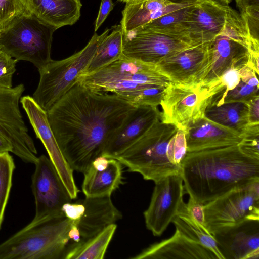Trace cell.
Instances as JSON below:
<instances>
[{
  "instance_id": "obj_1",
  "label": "cell",
  "mask_w": 259,
  "mask_h": 259,
  "mask_svg": "<svg viewBox=\"0 0 259 259\" xmlns=\"http://www.w3.org/2000/svg\"><path fill=\"white\" fill-rule=\"evenodd\" d=\"M136 107L77 82L47 112L60 150L73 171L84 173Z\"/></svg>"
},
{
  "instance_id": "obj_2",
  "label": "cell",
  "mask_w": 259,
  "mask_h": 259,
  "mask_svg": "<svg viewBox=\"0 0 259 259\" xmlns=\"http://www.w3.org/2000/svg\"><path fill=\"white\" fill-rule=\"evenodd\" d=\"M181 174L186 193L205 204L259 181V159L243 153L238 145L187 152Z\"/></svg>"
},
{
  "instance_id": "obj_3",
  "label": "cell",
  "mask_w": 259,
  "mask_h": 259,
  "mask_svg": "<svg viewBox=\"0 0 259 259\" xmlns=\"http://www.w3.org/2000/svg\"><path fill=\"white\" fill-rule=\"evenodd\" d=\"M77 82L93 91L111 92L125 99L137 91L152 88H166L170 79L157 64L122 55L117 60L89 75L79 76Z\"/></svg>"
},
{
  "instance_id": "obj_4",
  "label": "cell",
  "mask_w": 259,
  "mask_h": 259,
  "mask_svg": "<svg viewBox=\"0 0 259 259\" xmlns=\"http://www.w3.org/2000/svg\"><path fill=\"white\" fill-rule=\"evenodd\" d=\"M71 224L65 215L31 222L0 244V259L63 258Z\"/></svg>"
},
{
  "instance_id": "obj_5",
  "label": "cell",
  "mask_w": 259,
  "mask_h": 259,
  "mask_svg": "<svg viewBox=\"0 0 259 259\" xmlns=\"http://www.w3.org/2000/svg\"><path fill=\"white\" fill-rule=\"evenodd\" d=\"M178 128L158 120L143 136L114 157L131 172L141 174L154 183L165 177L181 172L168 157L170 141Z\"/></svg>"
},
{
  "instance_id": "obj_6",
  "label": "cell",
  "mask_w": 259,
  "mask_h": 259,
  "mask_svg": "<svg viewBox=\"0 0 259 259\" xmlns=\"http://www.w3.org/2000/svg\"><path fill=\"white\" fill-rule=\"evenodd\" d=\"M110 30L106 28L100 35L94 32L82 50L61 60L51 59L38 70L39 80L32 98L46 112L77 83L93 58L100 40Z\"/></svg>"
},
{
  "instance_id": "obj_7",
  "label": "cell",
  "mask_w": 259,
  "mask_h": 259,
  "mask_svg": "<svg viewBox=\"0 0 259 259\" xmlns=\"http://www.w3.org/2000/svg\"><path fill=\"white\" fill-rule=\"evenodd\" d=\"M55 31L32 15L25 16L1 32L0 47L17 61L30 62L38 70L52 59Z\"/></svg>"
},
{
  "instance_id": "obj_8",
  "label": "cell",
  "mask_w": 259,
  "mask_h": 259,
  "mask_svg": "<svg viewBox=\"0 0 259 259\" xmlns=\"http://www.w3.org/2000/svg\"><path fill=\"white\" fill-rule=\"evenodd\" d=\"M204 225L213 235L249 220H259V181L236 188L204 204Z\"/></svg>"
},
{
  "instance_id": "obj_9",
  "label": "cell",
  "mask_w": 259,
  "mask_h": 259,
  "mask_svg": "<svg viewBox=\"0 0 259 259\" xmlns=\"http://www.w3.org/2000/svg\"><path fill=\"white\" fill-rule=\"evenodd\" d=\"M211 96L201 84L183 85L171 82L164 90L160 105L161 120L185 131L204 116Z\"/></svg>"
},
{
  "instance_id": "obj_10",
  "label": "cell",
  "mask_w": 259,
  "mask_h": 259,
  "mask_svg": "<svg viewBox=\"0 0 259 259\" xmlns=\"http://www.w3.org/2000/svg\"><path fill=\"white\" fill-rule=\"evenodd\" d=\"M204 43L206 42L138 28L123 34L122 54L128 58L157 64L180 52Z\"/></svg>"
},
{
  "instance_id": "obj_11",
  "label": "cell",
  "mask_w": 259,
  "mask_h": 259,
  "mask_svg": "<svg viewBox=\"0 0 259 259\" xmlns=\"http://www.w3.org/2000/svg\"><path fill=\"white\" fill-rule=\"evenodd\" d=\"M24 85L0 87V133L11 143L12 153L24 162L34 164L37 150L23 120L19 108Z\"/></svg>"
},
{
  "instance_id": "obj_12",
  "label": "cell",
  "mask_w": 259,
  "mask_h": 259,
  "mask_svg": "<svg viewBox=\"0 0 259 259\" xmlns=\"http://www.w3.org/2000/svg\"><path fill=\"white\" fill-rule=\"evenodd\" d=\"M32 177V191L35 204V216L31 222L64 215L63 205L71 198L49 158L38 157Z\"/></svg>"
},
{
  "instance_id": "obj_13",
  "label": "cell",
  "mask_w": 259,
  "mask_h": 259,
  "mask_svg": "<svg viewBox=\"0 0 259 259\" xmlns=\"http://www.w3.org/2000/svg\"><path fill=\"white\" fill-rule=\"evenodd\" d=\"M186 193L181 172L168 175L155 182L150 204L144 212L146 228L160 236L177 214Z\"/></svg>"
},
{
  "instance_id": "obj_14",
  "label": "cell",
  "mask_w": 259,
  "mask_h": 259,
  "mask_svg": "<svg viewBox=\"0 0 259 259\" xmlns=\"http://www.w3.org/2000/svg\"><path fill=\"white\" fill-rule=\"evenodd\" d=\"M20 102L37 138L43 144L71 198L76 199L79 192L74 179L73 170L63 156L49 124L47 112L29 95Z\"/></svg>"
},
{
  "instance_id": "obj_15",
  "label": "cell",
  "mask_w": 259,
  "mask_h": 259,
  "mask_svg": "<svg viewBox=\"0 0 259 259\" xmlns=\"http://www.w3.org/2000/svg\"><path fill=\"white\" fill-rule=\"evenodd\" d=\"M210 42L180 52L160 62L157 66L173 83L183 85L200 83L209 65Z\"/></svg>"
},
{
  "instance_id": "obj_16",
  "label": "cell",
  "mask_w": 259,
  "mask_h": 259,
  "mask_svg": "<svg viewBox=\"0 0 259 259\" xmlns=\"http://www.w3.org/2000/svg\"><path fill=\"white\" fill-rule=\"evenodd\" d=\"M157 107L142 105L131 110L109 139L102 156L113 158L143 136L160 119Z\"/></svg>"
},
{
  "instance_id": "obj_17",
  "label": "cell",
  "mask_w": 259,
  "mask_h": 259,
  "mask_svg": "<svg viewBox=\"0 0 259 259\" xmlns=\"http://www.w3.org/2000/svg\"><path fill=\"white\" fill-rule=\"evenodd\" d=\"M231 9L221 1H200L188 8L183 22L194 37L209 42L222 31Z\"/></svg>"
},
{
  "instance_id": "obj_18",
  "label": "cell",
  "mask_w": 259,
  "mask_h": 259,
  "mask_svg": "<svg viewBox=\"0 0 259 259\" xmlns=\"http://www.w3.org/2000/svg\"><path fill=\"white\" fill-rule=\"evenodd\" d=\"M224 259L259 258V220H249L213 234Z\"/></svg>"
},
{
  "instance_id": "obj_19",
  "label": "cell",
  "mask_w": 259,
  "mask_h": 259,
  "mask_svg": "<svg viewBox=\"0 0 259 259\" xmlns=\"http://www.w3.org/2000/svg\"><path fill=\"white\" fill-rule=\"evenodd\" d=\"M210 58L206 74L200 83L209 85L232 67H241L248 64L250 52L242 42L223 34L216 36L210 42Z\"/></svg>"
},
{
  "instance_id": "obj_20",
  "label": "cell",
  "mask_w": 259,
  "mask_h": 259,
  "mask_svg": "<svg viewBox=\"0 0 259 259\" xmlns=\"http://www.w3.org/2000/svg\"><path fill=\"white\" fill-rule=\"evenodd\" d=\"M241 139V134L205 116L191 124L186 131L187 152L236 145Z\"/></svg>"
},
{
  "instance_id": "obj_21",
  "label": "cell",
  "mask_w": 259,
  "mask_h": 259,
  "mask_svg": "<svg viewBox=\"0 0 259 259\" xmlns=\"http://www.w3.org/2000/svg\"><path fill=\"white\" fill-rule=\"evenodd\" d=\"M132 259H218L203 246L188 239L178 230L169 238L153 244Z\"/></svg>"
},
{
  "instance_id": "obj_22",
  "label": "cell",
  "mask_w": 259,
  "mask_h": 259,
  "mask_svg": "<svg viewBox=\"0 0 259 259\" xmlns=\"http://www.w3.org/2000/svg\"><path fill=\"white\" fill-rule=\"evenodd\" d=\"M197 2L145 0L126 3L121 12L120 25L124 34L164 15L190 7Z\"/></svg>"
},
{
  "instance_id": "obj_23",
  "label": "cell",
  "mask_w": 259,
  "mask_h": 259,
  "mask_svg": "<svg viewBox=\"0 0 259 259\" xmlns=\"http://www.w3.org/2000/svg\"><path fill=\"white\" fill-rule=\"evenodd\" d=\"M81 200L84 206V211L79 220L73 223L77 225L81 239L96 235L122 218L121 213L113 204L111 196L85 197Z\"/></svg>"
},
{
  "instance_id": "obj_24",
  "label": "cell",
  "mask_w": 259,
  "mask_h": 259,
  "mask_svg": "<svg viewBox=\"0 0 259 259\" xmlns=\"http://www.w3.org/2000/svg\"><path fill=\"white\" fill-rule=\"evenodd\" d=\"M31 14L55 30L79 19L81 0H26Z\"/></svg>"
},
{
  "instance_id": "obj_25",
  "label": "cell",
  "mask_w": 259,
  "mask_h": 259,
  "mask_svg": "<svg viewBox=\"0 0 259 259\" xmlns=\"http://www.w3.org/2000/svg\"><path fill=\"white\" fill-rule=\"evenodd\" d=\"M83 174L81 187L85 197L111 196L123 183L122 164L114 158H109L104 168L97 169L90 165Z\"/></svg>"
},
{
  "instance_id": "obj_26",
  "label": "cell",
  "mask_w": 259,
  "mask_h": 259,
  "mask_svg": "<svg viewBox=\"0 0 259 259\" xmlns=\"http://www.w3.org/2000/svg\"><path fill=\"white\" fill-rule=\"evenodd\" d=\"M171 223L175 226L176 230L182 235L211 250L218 259H224L213 235L204 225L193 218L184 201Z\"/></svg>"
},
{
  "instance_id": "obj_27",
  "label": "cell",
  "mask_w": 259,
  "mask_h": 259,
  "mask_svg": "<svg viewBox=\"0 0 259 259\" xmlns=\"http://www.w3.org/2000/svg\"><path fill=\"white\" fill-rule=\"evenodd\" d=\"M117 228L111 224L96 235L66 247L64 259H103Z\"/></svg>"
},
{
  "instance_id": "obj_28",
  "label": "cell",
  "mask_w": 259,
  "mask_h": 259,
  "mask_svg": "<svg viewBox=\"0 0 259 259\" xmlns=\"http://www.w3.org/2000/svg\"><path fill=\"white\" fill-rule=\"evenodd\" d=\"M111 30L100 40L93 58L80 76L92 74L122 55L123 33L121 26L120 24L114 25Z\"/></svg>"
},
{
  "instance_id": "obj_29",
  "label": "cell",
  "mask_w": 259,
  "mask_h": 259,
  "mask_svg": "<svg viewBox=\"0 0 259 259\" xmlns=\"http://www.w3.org/2000/svg\"><path fill=\"white\" fill-rule=\"evenodd\" d=\"M248 112L247 104L232 102L207 107L204 116L215 123L241 134L248 123Z\"/></svg>"
},
{
  "instance_id": "obj_30",
  "label": "cell",
  "mask_w": 259,
  "mask_h": 259,
  "mask_svg": "<svg viewBox=\"0 0 259 259\" xmlns=\"http://www.w3.org/2000/svg\"><path fill=\"white\" fill-rule=\"evenodd\" d=\"M15 168L14 160L9 152L0 154V229L9 197Z\"/></svg>"
},
{
  "instance_id": "obj_31",
  "label": "cell",
  "mask_w": 259,
  "mask_h": 259,
  "mask_svg": "<svg viewBox=\"0 0 259 259\" xmlns=\"http://www.w3.org/2000/svg\"><path fill=\"white\" fill-rule=\"evenodd\" d=\"M31 15L26 0H0V32Z\"/></svg>"
},
{
  "instance_id": "obj_32",
  "label": "cell",
  "mask_w": 259,
  "mask_h": 259,
  "mask_svg": "<svg viewBox=\"0 0 259 259\" xmlns=\"http://www.w3.org/2000/svg\"><path fill=\"white\" fill-rule=\"evenodd\" d=\"M241 137L238 144L240 150L248 156L259 159V124H248Z\"/></svg>"
},
{
  "instance_id": "obj_33",
  "label": "cell",
  "mask_w": 259,
  "mask_h": 259,
  "mask_svg": "<svg viewBox=\"0 0 259 259\" xmlns=\"http://www.w3.org/2000/svg\"><path fill=\"white\" fill-rule=\"evenodd\" d=\"M258 91L259 87L250 85L240 79L238 84L226 93L221 104L232 102L246 103L259 96Z\"/></svg>"
},
{
  "instance_id": "obj_34",
  "label": "cell",
  "mask_w": 259,
  "mask_h": 259,
  "mask_svg": "<svg viewBox=\"0 0 259 259\" xmlns=\"http://www.w3.org/2000/svg\"><path fill=\"white\" fill-rule=\"evenodd\" d=\"M187 152L186 131L178 128L170 143L168 151L169 160L172 164L181 168Z\"/></svg>"
},
{
  "instance_id": "obj_35",
  "label": "cell",
  "mask_w": 259,
  "mask_h": 259,
  "mask_svg": "<svg viewBox=\"0 0 259 259\" xmlns=\"http://www.w3.org/2000/svg\"><path fill=\"white\" fill-rule=\"evenodd\" d=\"M17 62L0 47V87H12V78Z\"/></svg>"
},
{
  "instance_id": "obj_36",
  "label": "cell",
  "mask_w": 259,
  "mask_h": 259,
  "mask_svg": "<svg viewBox=\"0 0 259 259\" xmlns=\"http://www.w3.org/2000/svg\"><path fill=\"white\" fill-rule=\"evenodd\" d=\"M62 211L67 219L77 223L83 214L84 206L81 200L74 203L69 202L63 205Z\"/></svg>"
},
{
  "instance_id": "obj_37",
  "label": "cell",
  "mask_w": 259,
  "mask_h": 259,
  "mask_svg": "<svg viewBox=\"0 0 259 259\" xmlns=\"http://www.w3.org/2000/svg\"><path fill=\"white\" fill-rule=\"evenodd\" d=\"M186 206L188 211L193 218L205 226L204 204L189 197Z\"/></svg>"
},
{
  "instance_id": "obj_38",
  "label": "cell",
  "mask_w": 259,
  "mask_h": 259,
  "mask_svg": "<svg viewBox=\"0 0 259 259\" xmlns=\"http://www.w3.org/2000/svg\"><path fill=\"white\" fill-rule=\"evenodd\" d=\"M115 6L112 0H101L99 12L95 22L96 32L105 21Z\"/></svg>"
},
{
  "instance_id": "obj_39",
  "label": "cell",
  "mask_w": 259,
  "mask_h": 259,
  "mask_svg": "<svg viewBox=\"0 0 259 259\" xmlns=\"http://www.w3.org/2000/svg\"><path fill=\"white\" fill-rule=\"evenodd\" d=\"M239 73L242 81L250 85L259 87L258 74L248 64L240 68Z\"/></svg>"
},
{
  "instance_id": "obj_40",
  "label": "cell",
  "mask_w": 259,
  "mask_h": 259,
  "mask_svg": "<svg viewBox=\"0 0 259 259\" xmlns=\"http://www.w3.org/2000/svg\"><path fill=\"white\" fill-rule=\"evenodd\" d=\"M248 108V124H259V96L246 103Z\"/></svg>"
},
{
  "instance_id": "obj_41",
  "label": "cell",
  "mask_w": 259,
  "mask_h": 259,
  "mask_svg": "<svg viewBox=\"0 0 259 259\" xmlns=\"http://www.w3.org/2000/svg\"><path fill=\"white\" fill-rule=\"evenodd\" d=\"M237 6L239 9L240 15L250 7H259V0H235Z\"/></svg>"
},
{
  "instance_id": "obj_42",
  "label": "cell",
  "mask_w": 259,
  "mask_h": 259,
  "mask_svg": "<svg viewBox=\"0 0 259 259\" xmlns=\"http://www.w3.org/2000/svg\"><path fill=\"white\" fill-rule=\"evenodd\" d=\"M68 236L70 240L74 242H78L81 239V237L77 225L71 221V224L68 232Z\"/></svg>"
},
{
  "instance_id": "obj_43",
  "label": "cell",
  "mask_w": 259,
  "mask_h": 259,
  "mask_svg": "<svg viewBox=\"0 0 259 259\" xmlns=\"http://www.w3.org/2000/svg\"><path fill=\"white\" fill-rule=\"evenodd\" d=\"M12 152L11 142L0 133V154L6 152Z\"/></svg>"
},
{
  "instance_id": "obj_44",
  "label": "cell",
  "mask_w": 259,
  "mask_h": 259,
  "mask_svg": "<svg viewBox=\"0 0 259 259\" xmlns=\"http://www.w3.org/2000/svg\"><path fill=\"white\" fill-rule=\"evenodd\" d=\"M145 0H117L118 2H121V3H136V2H142ZM175 1V0H172Z\"/></svg>"
},
{
  "instance_id": "obj_45",
  "label": "cell",
  "mask_w": 259,
  "mask_h": 259,
  "mask_svg": "<svg viewBox=\"0 0 259 259\" xmlns=\"http://www.w3.org/2000/svg\"><path fill=\"white\" fill-rule=\"evenodd\" d=\"M203 1H205V0H203ZM217 1H221L224 2L226 3L229 4L232 0H217Z\"/></svg>"
},
{
  "instance_id": "obj_46",
  "label": "cell",
  "mask_w": 259,
  "mask_h": 259,
  "mask_svg": "<svg viewBox=\"0 0 259 259\" xmlns=\"http://www.w3.org/2000/svg\"><path fill=\"white\" fill-rule=\"evenodd\" d=\"M0 34H1V32H0Z\"/></svg>"
}]
</instances>
